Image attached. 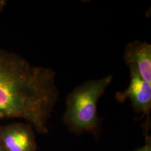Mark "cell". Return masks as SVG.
<instances>
[{
    "label": "cell",
    "mask_w": 151,
    "mask_h": 151,
    "mask_svg": "<svg viewBox=\"0 0 151 151\" xmlns=\"http://www.w3.org/2000/svg\"><path fill=\"white\" fill-rule=\"evenodd\" d=\"M6 5H7V1L0 0V11L1 12L4 10Z\"/></svg>",
    "instance_id": "obj_7"
},
{
    "label": "cell",
    "mask_w": 151,
    "mask_h": 151,
    "mask_svg": "<svg viewBox=\"0 0 151 151\" xmlns=\"http://www.w3.org/2000/svg\"><path fill=\"white\" fill-rule=\"evenodd\" d=\"M146 137L145 145L135 151H151V136L149 135L147 133H146Z\"/></svg>",
    "instance_id": "obj_6"
},
{
    "label": "cell",
    "mask_w": 151,
    "mask_h": 151,
    "mask_svg": "<svg viewBox=\"0 0 151 151\" xmlns=\"http://www.w3.org/2000/svg\"><path fill=\"white\" fill-rule=\"evenodd\" d=\"M58 96L54 70L0 48V120L24 119L47 134Z\"/></svg>",
    "instance_id": "obj_1"
},
{
    "label": "cell",
    "mask_w": 151,
    "mask_h": 151,
    "mask_svg": "<svg viewBox=\"0 0 151 151\" xmlns=\"http://www.w3.org/2000/svg\"><path fill=\"white\" fill-rule=\"evenodd\" d=\"M130 81L128 87L123 92H117L115 97L118 101L124 103L127 99L131 101L135 111L141 115L140 119L146 118L145 128L149 130L151 110V85L141 77L134 65H128Z\"/></svg>",
    "instance_id": "obj_3"
},
{
    "label": "cell",
    "mask_w": 151,
    "mask_h": 151,
    "mask_svg": "<svg viewBox=\"0 0 151 151\" xmlns=\"http://www.w3.org/2000/svg\"><path fill=\"white\" fill-rule=\"evenodd\" d=\"M113 76L86 81L70 93L66 99L63 122L76 134L89 133L99 137L101 120L97 113V103L113 80Z\"/></svg>",
    "instance_id": "obj_2"
},
{
    "label": "cell",
    "mask_w": 151,
    "mask_h": 151,
    "mask_svg": "<svg viewBox=\"0 0 151 151\" xmlns=\"http://www.w3.org/2000/svg\"><path fill=\"white\" fill-rule=\"evenodd\" d=\"M0 151H6L1 146H0Z\"/></svg>",
    "instance_id": "obj_8"
},
{
    "label": "cell",
    "mask_w": 151,
    "mask_h": 151,
    "mask_svg": "<svg viewBox=\"0 0 151 151\" xmlns=\"http://www.w3.org/2000/svg\"><path fill=\"white\" fill-rule=\"evenodd\" d=\"M123 59L127 65H134L141 77L151 85V45L147 42L134 40L128 44Z\"/></svg>",
    "instance_id": "obj_5"
},
{
    "label": "cell",
    "mask_w": 151,
    "mask_h": 151,
    "mask_svg": "<svg viewBox=\"0 0 151 151\" xmlns=\"http://www.w3.org/2000/svg\"><path fill=\"white\" fill-rule=\"evenodd\" d=\"M30 124L14 123L0 126V146L6 151H37V143Z\"/></svg>",
    "instance_id": "obj_4"
}]
</instances>
